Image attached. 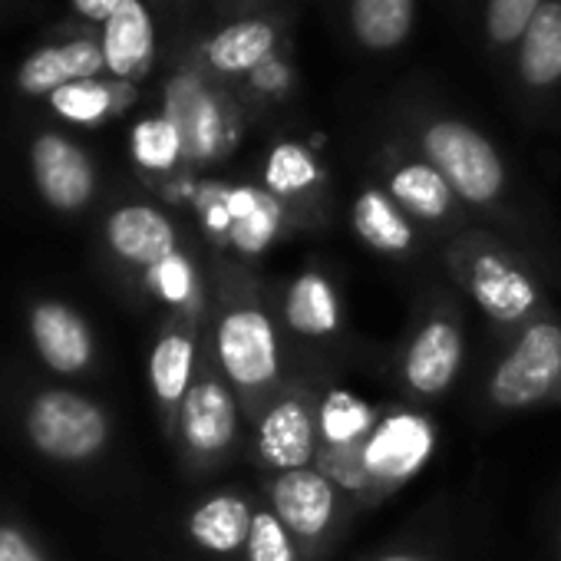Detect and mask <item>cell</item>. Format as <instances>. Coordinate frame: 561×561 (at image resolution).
I'll return each mask as SVG.
<instances>
[{"instance_id":"cell-1","label":"cell","mask_w":561,"mask_h":561,"mask_svg":"<svg viewBox=\"0 0 561 561\" xmlns=\"http://www.w3.org/2000/svg\"><path fill=\"white\" fill-rule=\"evenodd\" d=\"M208 347L241 407L261 416V403L274 400L280 380V344L267 308L241 280L221 288Z\"/></svg>"},{"instance_id":"cell-3","label":"cell","mask_w":561,"mask_h":561,"mask_svg":"<svg viewBox=\"0 0 561 561\" xmlns=\"http://www.w3.org/2000/svg\"><path fill=\"white\" fill-rule=\"evenodd\" d=\"M162 116L175 126L185 169H205L234 152L244 133V103L192 54L162 87Z\"/></svg>"},{"instance_id":"cell-23","label":"cell","mask_w":561,"mask_h":561,"mask_svg":"<svg viewBox=\"0 0 561 561\" xmlns=\"http://www.w3.org/2000/svg\"><path fill=\"white\" fill-rule=\"evenodd\" d=\"M251 518H254V508L244 495L215 492L188 512L185 535L208 554H234V551H244L248 545Z\"/></svg>"},{"instance_id":"cell-6","label":"cell","mask_w":561,"mask_h":561,"mask_svg":"<svg viewBox=\"0 0 561 561\" xmlns=\"http://www.w3.org/2000/svg\"><path fill=\"white\" fill-rule=\"evenodd\" d=\"M238 443V397L221 377L208 341L202 344L198 374L182 400L172 446L188 476L215 469Z\"/></svg>"},{"instance_id":"cell-12","label":"cell","mask_w":561,"mask_h":561,"mask_svg":"<svg viewBox=\"0 0 561 561\" xmlns=\"http://www.w3.org/2000/svg\"><path fill=\"white\" fill-rule=\"evenodd\" d=\"M202 321L188 314H169L156 334L152 354H149V390L156 400V413L162 423L165 439L175 436V420L182 410V400L198 374L202 360Z\"/></svg>"},{"instance_id":"cell-34","label":"cell","mask_w":561,"mask_h":561,"mask_svg":"<svg viewBox=\"0 0 561 561\" xmlns=\"http://www.w3.org/2000/svg\"><path fill=\"white\" fill-rule=\"evenodd\" d=\"M119 8L123 0H73V11L90 24H106Z\"/></svg>"},{"instance_id":"cell-18","label":"cell","mask_w":561,"mask_h":561,"mask_svg":"<svg viewBox=\"0 0 561 561\" xmlns=\"http://www.w3.org/2000/svg\"><path fill=\"white\" fill-rule=\"evenodd\" d=\"M103 238H106L110 254L123 267H133L142 274L182 248L179 228L172 225V218L146 202H129V205L113 208L106 215Z\"/></svg>"},{"instance_id":"cell-13","label":"cell","mask_w":561,"mask_h":561,"mask_svg":"<svg viewBox=\"0 0 561 561\" xmlns=\"http://www.w3.org/2000/svg\"><path fill=\"white\" fill-rule=\"evenodd\" d=\"M254 456L271 472L308 469L318 459V400L308 390L274 397L254 426Z\"/></svg>"},{"instance_id":"cell-5","label":"cell","mask_w":561,"mask_h":561,"mask_svg":"<svg viewBox=\"0 0 561 561\" xmlns=\"http://www.w3.org/2000/svg\"><path fill=\"white\" fill-rule=\"evenodd\" d=\"M31 449L57 466H90L113 443V420L103 403L67 387H41L21 410Z\"/></svg>"},{"instance_id":"cell-16","label":"cell","mask_w":561,"mask_h":561,"mask_svg":"<svg viewBox=\"0 0 561 561\" xmlns=\"http://www.w3.org/2000/svg\"><path fill=\"white\" fill-rule=\"evenodd\" d=\"M462 354H466V341H462L459 314L453 311L430 314L413 331L403 351V364H400L403 383L410 387V393L423 400H436L456 383L462 370Z\"/></svg>"},{"instance_id":"cell-20","label":"cell","mask_w":561,"mask_h":561,"mask_svg":"<svg viewBox=\"0 0 561 561\" xmlns=\"http://www.w3.org/2000/svg\"><path fill=\"white\" fill-rule=\"evenodd\" d=\"M106 73L103 44L96 37H73L67 44L34 50L18 70V90L24 96H54L77 80H96Z\"/></svg>"},{"instance_id":"cell-14","label":"cell","mask_w":561,"mask_h":561,"mask_svg":"<svg viewBox=\"0 0 561 561\" xmlns=\"http://www.w3.org/2000/svg\"><path fill=\"white\" fill-rule=\"evenodd\" d=\"M27 337L37 360L57 377H87L96 364V334L90 321L60 298L31 301Z\"/></svg>"},{"instance_id":"cell-31","label":"cell","mask_w":561,"mask_h":561,"mask_svg":"<svg viewBox=\"0 0 561 561\" xmlns=\"http://www.w3.org/2000/svg\"><path fill=\"white\" fill-rule=\"evenodd\" d=\"M545 0H485L482 41L492 57H512Z\"/></svg>"},{"instance_id":"cell-9","label":"cell","mask_w":561,"mask_h":561,"mask_svg":"<svg viewBox=\"0 0 561 561\" xmlns=\"http://www.w3.org/2000/svg\"><path fill=\"white\" fill-rule=\"evenodd\" d=\"M285 47H291V18L277 8H264L238 14L205 34L195 47V57L215 80L238 90L254 70H261Z\"/></svg>"},{"instance_id":"cell-4","label":"cell","mask_w":561,"mask_h":561,"mask_svg":"<svg viewBox=\"0 0 561 561\" xmlns=\"http://www.w3.org/2000/svg\"><path fill=\"white\" fill-rule=\"evenodd\" d=\"M446 264L482 314L508 334H518L528 321L548 311L538 280L492 234L469 231L456 238L446 248Z\"/></svg>"},{"instance_id":"cell-19","label":"cell","mask_w":561,"mask_h":561,"mask_svg":"<svg viewBox=\"0 0 561 561\" xmlns=\"http://www.w3.org/2000/svg\"><path fill=\"white\" fill-rule=\"evenodd\" d=\"M515 87L525 100L541 103L561 93V0H545L512 54Z\"/></svg>"},{"instance_id":"cell-7","label":"cell","mask_w":561,"mask_h":561,"mask_svg":"<svg viewBox=\"0 0 561 561\" xmlns=\"http://www.w3.org/2000/svg\"><path fill=\"white\" fill-rule=\"evenodd\" d=\"M489 400L505 413L561 407V318L545 311L515 334L489 377Z\"/></svg>"},{"instance_id":"cell-8","label":"cell","mask_w":561,"mask_h":561,"mask_svg":"<svg viewBox=\"0 0 561 561\" xmlns=\"http://www.w3.org/2000/svg\"><path fill=\"white\" fill-rule=\"evenodd\" d=\"M195 208L218 244L248 257L267 251L291 225V208L264 185H202L195 192Z\"/></svg>"},{"instance_id":"cell-27","label":"cell","mask_w":561,"mask_h":561,"mask_svg":"<svg viewBox=\"0 0 561 561\" xmlns=\"http://www.w3.org/2000/svg\"><path fill=\"white\" fill-rule=\"evenodd\" d=\"M54 113L64 116L67 123L77 126H100L110 116L123 113L133 100H136V87L123 83V80H77L64 90H57L54 96H47Z\"/></svg>"},{"instance_id":"cell-32","label":"cell","mask_w":561,"mask_h":561,"mask_svg":"<svg viewBox=\"0 0 561 561\" xmlns=\"http://www.w3.org/2000/svg\"><path fill=\"white\" fill-rule=\"evenodd\" d=\"M244 561H305V551L271 508H254Z\"/></svg>"},{"instance_id":"cell-21","label":"cell","mask_w":561,"mask_h":561,"mask_svg":"<svg viewBox=\"0 0 561 561\" xmlns=\"http://www.w3.org/2000/svg\"><path fill=\"white\" fill-rule=\"evenodd\" d=\"M100 44L106 73L136 87V80H142L156 64V21L146 0H123V8L103 24Z\"/></svg>"},{"instance_id":"cell-17","label":"cell","mask_w":561,"mask_h":561,"mask_svg":"<svg viewBox=\"0 0 561 561\" xmlns=\"http://www.w3.org/2000/svg\"><path fill=\"white\" fill-rule=\"evenodd\" d=\"M383 188L410 218H420L426 225H449L459 218V208H462L459 195L439 175V169L407 146L387 149Z\"/></svg>"},{"instance_id":"cell-2","label":"cell","mask_w":561,"mask_h":561,"mask_svg":"<svg viewBox=\"0 0 561 561\" xmlns=\"http://www.w3.org/2000/svg\"><path fill=\"white\" fill-rule=\"evenodd\" d=\"M407 129L413 149L439 169V175L453 185L462 205L469 208H492L508 188V169L492 139L436 106H410Z\"/></svg>"},{"instance_id":"cell-25","label":"cell","mask_w":561,"mask_h":561,"mask_svg":"<svg viewBox=\"0 0 561 561\" xmlns=\"http://www.w3.org/2000/svg\"><path fill=\"white\" fill-rule=\"evenodd\" d=\"M285 321L295 334L321 341L341 331V298L328 274L305 271L291 280L285 295Z\"/></svg>"},{"instance_id":"cell-36","label":"cell","mask_w":561,"mask_h":561,"mask_svg":"<svg viewBox=\"0 0 561 561\" xmlns=\"http://www.w3.org/2000/svg\"><path fill=\"white\" fill-rule=\"evenodd\" d=\"M377 561H430V558L413 554V551H393V554H383V558H377Z\"/></svg>"},{"instance_id":"cell-24","label":"cell","mask_w":561,"mask_h":561,"mask_svg":"<svg viewBox=\"0 0 561 561\" xmlns=\"http://www.w3.org/2000/svg\"><path fill=\"white\" fill-rule=\"evenodd\" d=\"M261 185L295 211V205H308L321 198L328 185V172L305 142H277L264 159Z\"/></svg>"},{"instance_id":"cell-28","label":"cell","mask_w":561,"mask_h":561,"mask_svg":"<svg viewBox=\"0 0 561 561\" xmlns=\"http://www.w3.org/2000/svg\"><path fill=\"white\" fill-rule=\"evenodd\" d=\"M146 288L169 308V314H188V318H205V291L195 261L179 248L156 267L142 274Z\"/></svg>"},{"instance_id":"cell-37","label":"cell","mask_w":561,"mask_h":561,"mask_svg":"<svg viewBox=\"0 0 561 561\" xmlns=\"http://www.w3.org/2000/svg\"><path fill=\"white\" fill-rule=\"evenodd\" d=\"M558 541H561V531H558Z\"/></svg>"},{"instance_id":"cell-29","label":"cell","mask_w":561,"mask_h":561,"mask_svg":"<svg viewBox=\"0 0 561 561\" xmlns=\"http://www.w3.org/2000/svg\"><path fill=\"white\" fill-rule=\"evenodd\" d=\"M129 149H133L136 165L152 172V175H172V172L185 169L182 139H179L175 126L162 113L159 116H146V119L136 123Z\"/></svg>"},{"instance_id":"cell-11","label":"cell","mask_w":561,"mask_h":561,"mask_svg":"<svg viewBox=\"0 0 561 561\" xmlns=\"http://www.w3.org/2000/svg\"><path fill=\"white\" fill-rule=\"evenodd\" d=\"M267 508L280 518L305 554L318 551L337 528L344 502L341 489L318 469H291V472H274L267 482Z\"/></svg>"},{"instance_id":"cell-10","label":"cell","mask_w":561,"mask_h":561,"mask_svg":"<svg viewBox=\"0 0 561 561\" xmlns=\"http://www.w3.org/2000/svg\"><path fill=\"white\" fill-rule=\"evenodd\" d=\"M436 449V426L430 416L416 410H393L380 416L377 430L360 449L364 469V499H383L393 489L407 485L433 456Z\"/></svg>"},{"instance_id":"cell-26","label":"cell","mask_w":561,"mask_h":561,"mask_svg":"<svg viewBox=\"0 0 561 561\" xmlns=\"http://www.w3.org/2000/svg\"><path fill=\"white\" fill-rule=\"evenodd\" d=\"M354 231L380 254H407L416 241L413 218L390 198L387 188L367 185L354 202Z\"/></svg>"},{"instance_id":"cell-30","label":"cell","mask_w":561,"mask_h":561,"mask_svg":"<svg viewBox=\"0 0 561 561\" xmlns=\"http://www.w3.org/2000/svg\"><path fill=\"white\" fill-rule=\"evenodd\" d=\"M298 90V67H295V44L277 50L261 70H254L238 90L234 96L244 103V110H271L277 103H288Z\"/></svg>"},{"instance_id":"cell-35","label":"cell","mask_w":561,"mask_h":561,"mask_svg":"<svg viewBox=\"0 0 561 561\" xmlns=\"http://www.w3.org/2000/svg\"><path fill=\"white\" fill-rule=\"evenodd\" d=\"M221 4H225V11H228L231 18H238V14H251V11L274 8V0H221Z\"/></svg>"},{"instance_id":"cell-33","label":"cell","mask_w":561,"mask_h":561,"mask_svg":"<svg viewBox=\"0 0 561 561\" xmlns=\"http://www.w3.org/2000/svg\"><path fill=\"white\" fill-rule=\"evenodd\" d=\"M0 561H54V558L31 525L18 518H0Z\"/></svg>"},{"instance_id":"cell-15","label":"cell","mask_w":561,"mask_h":561,"mask_svg":"<svg viewBox=\"0 0 561 561\" xmlns=\"http://www.w3.org/2000/svg\"><path fill=\"white\" fill-rule=\"evenodd\" d=\"M31 172L37 195L60 215L83 211L96 195V165L90 152L64 133H37L31 142Z\"/></svg>"},{"instance_id":"cell-22","label":"cell","mask_w":561,"mask_h":561,"mask_svg":"<svg viewBox=\"0 0 561 561\" xmlns=\"http://www.w3.org/2000/svg\"><path fill=\"white\" fill-rule=\"evenodd\" d=\"M347 34L370 57L397 54L416 27V0H347Z\"/></svg>"}]
</instances>
